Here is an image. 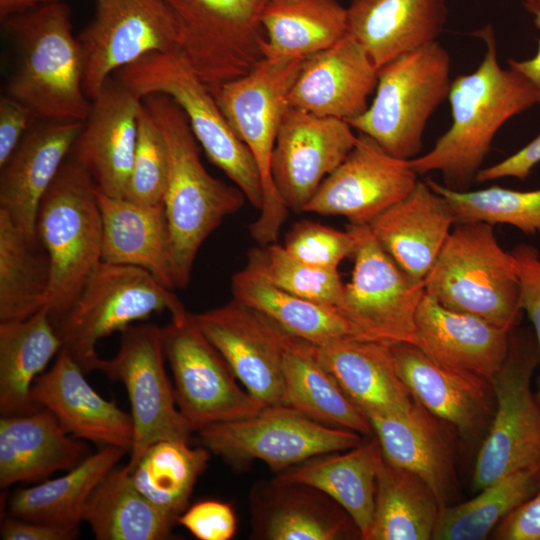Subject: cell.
I'll return each instance as SVG.
<instances>
[{"label": "cell", "mask_w": 540, "mask_h": 540, "mask_svg": "<svg viewBox=\"0 0 540 540\" xmlns=\"http://www.w3.org/2000/svg\"><path fill=\"white\" fill-rule=\"evenodd\" d=\"M177 523L199 540H230L237 530V517L229 503L203 500L188 507Z\"/></svg>", "instance_id": "cell-48"}, {"label": "cell", "mask_w": 540, "mask_h": 540, "mask_svg": "<svg viewBox=\"0 0 540 540\" xmlns=\"http://www.w3.org/2000/svg\"><path fill=\"white\" fill-rule=\"evenodd\" d=\"M142 99L113 76L91 101L89 114L70 156L97 189L124 198L131 174Z\"/></svg>", "instance_id": "cell-20"}, {"label": "cell", "mask_w": 540, "mask_h": 540, "mask_svg": "<svg viewBox=\"0 0 540 540\" xmlns=\"http://www.w3.org/2000/svg\"><path fill=\"white\" fill-rule=\"evenodd\" d=\"M169 175L168 150L163 134L142 102L126 199L147 206L164 205Z\"/></svg>", "instance_id": "cell-46"}, {"label": "cell", "mask_w": 540, "mask_h": 540, "mask_svg": "<svg viewBox=\"0 0 540 540\" xmlns=\"http://www.w3.org/2000/svg\"><path fill=\"white\" fill-rule=\"evenodd\" d=\"M51 285L47 251L0 210V322L46 309Z\"/></svg>", "instance_id": "cell-41"}, {"label": "cell", "mask_w": 540, "mask_h": 540, "mask_svg": "<svg viewBox=\"0 0 540 540\" xmlns=\"http://www.w3.org/2000/svg\"><path fill=\"white\" fill-rule=\"evenodd\" d=\"M181 36L180 55L210 91L246 75L265 57L266 0H163Z\"/></svg>", "instance_id": "cell-11"}, {"label": "cell", "mask_w": 540, "mask_h": 540, "mask_svg": "<svg viewBox=\"0 0 540 540\" xmlns=\"http://www.w3.org/2000/svg\"><path fill=\"white\" fill-rule=\"evenodd\" d=\"M367 226L350 225L342 231L313 221H299L288 232L283 246L304 262L338 269L344 259L354 256Z\"/></svg>", "instance_id": "cell-47"}, {"label": "cell", "mask_w": 540, "mask_h": 540, "mask_svg": "<svg viewBox=\"0 0 540 540\" xmlns=\"http://www.w3.org/2000/svg\"><path fill=\"white\" fill-rule=\"evenodd\" d=\"M357 138L344 120L287 107L272 153L271 173L288 209L304 211L323 180L353 149Z\"/></svg>", "instance_id": "cell-19"}, {"label": "cell", "mask_w": 540, "mask_h": 540, "mask_svg": "<svg viewBox=\"0 0 540 540\" xmlns=\"http://www.w3.org/2000/svg\"><path fill=\"white\" fill-rule=\"evenodd\" d=\"M260 246L249 251L245 267L291 294L335 307L340 303L345 284L338 269L304 262L275 242Z\"/></svg>", "instance_id": "cell-45"}, {"label": "cell", "mask_w": 540, "mask_h": 540, "mask_svg": "<svg viewBox=\"0 0 540 540\" xmlns=\"http://www.w3.org/2000/svg\"><path fill=\"white\" fill-rule=\"evenodd\" d=\"M2 22L17 51L7 94L38 120L84 122L91 101L83 89L82 54L69 5H42Z\"/></svg>", "instance_id": "cell-3"}, {"label": "cell", "mask_w": 540, "mask_h": 540, "mask_svg": "<svg viewBox=\"0 0 540 540\" xmlns=\"http://www.w3.org/2000/svg\"><path fill=\"white\" fill-rule=\"evenodd\" d=\"M322 365L367 417L407 410L414 398L401 379L391 345L347 337L315 345Z\"/></svg>", "instance_id": "cell-31"}, {"label": "cell", "mask_w": 540, "mask_h": 540, "mask_svg": "<svg viewBox=\"0 0 540 540\" xmlns=\"http://www.w3.org/2000/svg\"><path fill=\"white\" fill-rule=\"evenodd\" d=\"M37 120L24 103L7 93L0 97V169Z\"/></svg>", "instance_id": "cell-50"}, {"label": "cell", "mask_w": 540, "mask_h": 540, "mask_svg": "<svg viewBox=\"0 0 540 540\" xmlns=\"http://www.w3.org/2000/svg\"><path fill=\"white\" fill-rule=\"evenodd\" d=\"M529 12L533 14L534 24L540 29V11L531 10ZM507 63L510 68L519 72L533 85L539 95L538 104L540 105V39L534 57L525 60L509 59Z\"/></svg>", "instance_id": "cell-54"}, {"label": "cell", "mask_w": 540, "mask_h": 540, "mask_svg": "<svg viewBox=\"0 0 540 540\" xmlns=\"http://www.w3.org/2000/svg\"><path fill=\"white\" fill-rule=\"evenodd\" d=\"M447 0H350L348 34L378 69L438 41L447 23Z\"/></svg>", "instance_id": "cell-27"}, {"label": "cell", "mask_w": 540, "mask_h": 540, "mask_svg": "<svg viewBox=\"0 0 540 540\" xmlns=\"http://www.w3.org/2000/svg\"><path fill=\"white\" fill-rule=\"evenodd\" d=\"M303 60L265 56L246 75L211 91L228 124L253 156L260 174L263 205L249 228L259 245L274 243L288 216L289 209L273 182L271 160L281 120L289 106L288 94Z\"/></svg>", "instance_id": "cell-6"}, {"label": "cell", "mask_w": 540, "mask_h": 540, "mask_svg": "<svg viewBox=\"0 0 540 540\" xmlns=\"http://www.w3.org/2000/svg\"><path fill=\"white\" fill-rule=\"evenodd\" d=\"M30 396L72 436L130 452L134 437L131 414L99 395L64 348L55 356L52 367L34 381Z\"/></svg>", "instance_id": "cell-22"}, {"label": "cell", "mask_w": 540, "mask_h": 540, "mask_svg": "<svg viewBox=\"0 0 540 540\" xmlns=\"http://www.w3.org/2000/svg\"><path fill=\"white\" fill-rule=\"evenodd\" d=\"M210 452L228 462L260 460L276 473L310 458L356 447L362 435L320 423L286 405L217 422L197 431Z\"/></svg>", "instance_id": "cell-12"}, {"label": "cell", "mask_w": 540, "mask_h": 540, "mask_svg": "<svg viewBox=\"0 0 540 540\" xmlns=\"http://www.w3.org/2000/svg\"><path fill=\"white\" fill-rule=\"evenodd\" d=\"M384 458L421 477L446 506L455 487L453 449L442 420L415 399L405 411L367 416Z\"/></svg>", "instance_id": "cell-30"}, {"label": "cell", "mask_w": 540, "mask_h": 540, "mask_svg": "<svg viewBox=\"0 0 540 540\" xmlns=\"http://www.w3.org/2000/svg\"><path fill=\"white\" fill-rule=\"evenodd\" d=\"M116 78L141 99L154 93L171 97L185 112L209 161L260 210L263 188L247 146L238 138L212 92L179 53H149L116 72Z\"/></svg>", "instance_id": "cell-7"}, {"label": "cell", "mask_w": 540, "mask_h": 540, "mask_svg": "<svg viewBox=\"0 0 540 540\" xmlns=\"http://www.w3.org/2000/svg\"><path fill=\"white\" fill-rule=\"evenodd\" d=\"M493 226L456 223L424 287L443 307L512 331L524 313L519 280L513 256L501 247Z\"/></svg>", "instance_id": "cell-5"}, {"label": "cell", "mask_w": 540, "mask_h": 540, "mask_svg": "<svg viewBox=\"0 0 540 540\" xmlns=\"http://www.w3.org/2000/svg\"><path fill=\"white\" fill-rule=\"evenodd\" d=\"M441 504L415 473L381 455L376 473L375 506L365 540L432 539Z\"/></svg>", "instance_id": "cell-37"}, {"label": "cell", "mask_w": 540, "mask_h": 540, "mask_svg": "<svg viewBox=\"0 0 540 540\" xmlns=\"http://www.w3.org/2000/svg\"><path fill=\"white\" fill-rule=\"evenodd\" d=\"M82 521L98 540H164L178 524L137 490L128 465L114 467L96 486Z\"/></svg>", "instance_id": "cell-36"}, {"label": "cell", "mask_w": 540, "mask_h": 540, "mask_svg": "<svg viewBox=\"0 0 540 540\" xmlns=\"http://www.w3.org/2000/svg\"><path fill=\"white\" fill-rule=\"evenodd\" d=\"M120 347L95 370L121 382L129 398L134 437L127 463L132 468L149 446L161 440L189 441L194 432L181 413L174 385L165 369L161 327L131 324L121 332Z\"/></svg>", "instance_id": "cell-13"}, {"label": "cell", "mask_w": 540, "mask_h": 540, "mask_svg": "<svg viewBox=\"0 0 540 540\" xmlns=\"http://www.w3.org/2000/svg\"><path fill=\"white\" fill-rule=\"evenodd\" d=\"M351 280L336 306L356 337L388 345L414 343L424 282L405 273L373 236L369 225L354 254Z\"/></svg>", "instance_id": "cell-16"}, {"label": "cell", "mask_w": 540, "mask_h": 540, "mask_svg": "<svg viewBox=\"0 0 540 540\" xmlns=\"http://www.w3.org/2000/svg\"><path fill=\"white\" fill-rule=\"evenodd\" d=\"M538 163H540V132L514 154L496 164L482 168L477 174L476 181L487 182L506 177L525 180Z\"/></svg>", "instance_id": "cell-53"}, {"label": "cell", "mask_w": 540, "mask_h": 540, "mask_svg": "<svg viewBox=\"0 0 540 540\" xmlns=\"http://www.w3.org/2000/svg\"><path fill=\"white\" fill-rule=\"evenodd\" d=\"M165 139L169 175L164 207L171 236L175 289L187 287L206 238L245 203L237 187L213 177L203 166L198 141L182 108L168 95L142 98Z\"/></svg>", "instance_id": "cell-2"}, {"label": "cell", "mask_w": 540, "mask_h": 540, "mask_svg": "<svg viewBox=\"0 0 540 540\" xmlns=\"http://www.w3.org/2000/svg\"><path fill=\"white\" fill-rule=\"evenodd\" d=\"M450 74V55L438 41L406 53L379 69L372 103L347 123L392 156L416 158L429 118L448 99Z\"/></svg>", "instance_id": "cell-8"}, {"label": "cell", "mask_w": 540, "mask_h": 540, "mask_svg": "<svg viewBox=\"0 0 540 540\" xmlns=\"http://www.w3.org/2000/svg\"><path fill=\"white\" fill-rule=\"evenodd\" d=\"M210 451L185 440L157 441L130 470L137 490L163 512L178 518L187 508Z\"/></svg>", "instance_id": "cell-42"}, {"label": "cell", "mask_w": 540, "mask_h": 540, "mask_svg": "<svg viewBox=\"0 0 540 540\" xmlns=\"http://www.w3.org/2000/svg\"><path fill=\"white\" fill-rule=\"evenodd\" d=\"M510 332L483 318L447 309L425 293L413 344L443 365L491 380L507 357Z\"/></svg>", "instance_id": "cell-26"}, {"label": "cell", "mask_w": 540, "mask_h": 540, "mask_svg": "<svg viewBox=\"0 0 540 540\" xmlns=\"http://www.w3.org/2000/svg\"><path fill=\"white\" fill-rule=\"evenodd\" d=\"M102 216V261L142 268L174 290L171 236L164 205L147 206L97 189Z\"/></svg>", "instance_id": "cell-32"}, {"label": "cell", "mask_w": 540, "mask_h": 540, "mask_svg": "<svg viewBox=\"0 0 540 540\" xmlns=\"http://www.w3.org/2000/svg\"><path fill=\"white\" fill-rule=\"evenodd\" d=\"M378 73L365 48L347 34L331 47L304 58L288 104L348 122L368 109Z\"/></svg>", "instance_id": "cell-21"}, {"label": "cell", "mask_w": 540, "mask_h": 540, "mask_svg": "<svg viewBox=\"0 0 540 540\" xmlns=\"http://www.w3.org/2000/svg\"><path fill=\"white\" fill-rule=\"evenodd\" d=\"M84 440L67 433L47 409L0 418V487L47 480L91 455Z\"/></svg>", "instance_id": "cell-28"}, {"label": "cell", "mask_w": 540, "mask_h": 540, "mask_svg": "<svg viewBox=\"0 0 540 540\" xmlns=\"http://www.w3.org/2000/svg\"><path fill=\"white\" fill-rule=\"evenodd\" d=\"M162 311H168L173 321L189 314L173 290L148 271L101 261L54 327L62 348L87 374L95 370L96 345L101 339Z\"/></svg>", "instance_id": "cell-9"}, {"label": "cell", "mask_w": 540, "mask_h": 540, "mask_svg": "<svg viewBox=\"0 0 540 540\" xmlns=\"http://www.w3.org/2000/svg\"><path fill=\"white\" fill-rule=\"evenodd\" d=\"M35 235L50 259L46 309L55 326L102 261L103 227L97 186L70 155L39 203Z\"/></svg>", "instance_id": "cell-4"}, {"label": "cell", "mask_w": 540, "mask_h": 540, "mask_svg": "<svg viewBox=\"0 0 540 540\" xmlns=\"http://www.w3.org/2000/svg\"><path fill=\"white\" fill-rule=\"evenodd\" d=\"M485 44L475 71L452 80L448 100L452 123L433 148L408 160L418 174L439 171L446 187L465 191L476 181L498 130L539 103L533 85L513 68L503 69L490 26L475 32Z\"/></svg>", "instance_id": "cell-1"}, {"label": "cell", "mask_w": 540, "mask_h": 540, "mask_svg": "<svg viewBox=\"0 0 540 540\" xmlns=\"http://www.w3.org/2000/svg\"><path fill=\"white\" fill-rule=\"evenodd\" d=\"M83 89L92 101L121 68L152 52L180 53V28L163 0H95L77 36Z\"/></svg>", "instance_id": "cell-14"}, {"label": "cell", "mask_w": 540, "mask_h": 540, "mask_svg": "<svg viewBox=\"0 0 540 540\" xmlns=\"http://www.w3.org/2000/svg\"><path fill=\"white\" fill-rule=\"evenodd\" d=\"M252 523L254 535L267 540H340L353 533L360 536L350 516L325 493L276 479L254 489Z\"/></svg>", "instance_id": "cell-29"}, {"label": "cell", "mask_w": 540, "mask_h": 540, "mask_svg": "<svg viewBox=\"0 0 540 540\" xmlns=\"http://www.w3.org/2000/svg\"><path fill=\"white\" fill-rule=\"evenodd\" d=\"M283 405L325 425L374 434L368 418L349 400L322 365L315 345L291 336L283 363Z\"/></svg>", "instance_id": "cell-35"}, {"label": "cell", "mask_w": 540, "mask_h": 540, "mask_svg": "<svg viewBox=\"0 0 540 540\" xmlns=\"http://www.w3.org/2000/svg\"><path fill=\"white\" fill-rule=\"evenodd\" d=\"M510 253L519 280L521 306L533 325L538 343L540 366V252L533 245L520 243ZM537 398L540 402V377Z\"/></svg>", "instance_id": "cell-49"}, {"label": "cell", "mask_w": 540, "mask_h": 540, "mask_svg": "<svg viewBox=\"0 0 540 540\" xmlns=\"http://www.w3.org/2000/svg\"><path fill=\"white\" fill-rule=\"evenodd\" d=\"M538 364L535 334L513 329L505 362L490 380L495 407L475 461L473 490L517 471H540V402L531 389Z\"/></svg>", "instance_id": "cell-10"}, {"label": "cell", "mask_w": 540, "mask_h": 540, "mask_svg": "<svg viewBox=\"0 0 540 540\" xmlns=\"http://www.w3.org/2000/svg\"><path fill=\"white\" fill-rule=\"evenodd\" d=\"M408 160L392 156L360 133L353 149L320 184L303 212L345 217L350 225H369L416 186Z\"/></svg>", "instance_id": "cell-18"}, {"label": "cell", "mask_w": 540, "mask_h": 540, "mask_svg": "<svg viewBox=\"0 0 540 540\" xmlns=\"http://www.w3.org/2000/svg\"><path fill=\"white\" fill-rule=\"evenodd\" d=\"M192 314L240 384L265 406L283 405L284 355L292 335L235 298Z\"/></svg>", "instance_id": "cell-17"}, {"label": "cell", "mask_w": 540, "mask_h": 540, "mask_svg": "<svg viewBox=\"0 0 540 540\" xmlns=\"http://www.w3.org/2000/svg\"><path fill=\"white\" fill-rule=\"evenodd\" d=\"M178 407L194 432L209 424L252 416L264 407L239 381L203 334L193 314L161 327Z\"/></svg>", "instance_id": "cell-15"}, {"label": "cell", "mask_w": 540, "mask_h": 540, "mask_svg": "<svg viewBox=\"0 0 540 540\" xmlns=\"http://www.w3.org/2000/svg\"><path fill=\"white\" fill-rule=\"evenodd\" d=\"M401 379L412 397L462 436L479 432L494 413L491 381L443 365L411 343L391 345Z\"/></svg>", "instance_id": "cell-23"}, {"label": "cell", "mask_w": 540, "mask_h": 540, "mask_svg": "<svg viewBox=\"0 0 540 540\" xmlns=\"http://www.w3.org/2000/svg\"><path fill=\"white\" fill-rule=\"evenodd\" d=\"M492 534L499 540H540V490L509 513Z\"/></svg>", "instance_id": "cell-51"}, {"label": "cell", "mask_w": 540, "mask_h": 540, "mask_svg": "<svg viewBox=\"0 0 540 540\" xmlns=\"http://www.w3.org/2000/svg\"><path fill=\"white\" fill-rule=\"evenodd\" d=\"M457 219L449 202L425 180L369 224L390 257L412 279L424 282Z\"/></svg>", "instance_id": "cell-25"}, {"label": "cell", "mask_w": 540, "mask_h": 540, "mask_svg": "<svg viewBox=\"0 0 540 540\" xmlns=\"http://www.w3.org/2000/svg\"><path fill=\"white\" fill-rule=\"evenodd\" d=\"M84 122L37 120L0 169V210L35 235L39 203L69 157Z\"/></svg>", "instance_id": "cell-24"}, {"label": "cell", "mask_w": 540, "mask_h": 540, "mask_svg": "<svg viewBox=\"0 0 540 540\" xmlns=\"http://www.w3.org/2000/svg\"><path fill=\"white\" fill-rule=\"evenodd\" d=\"M233 298L272 320L290 335L322 346L356 337L337 308L291 294L245 267L232 277ZM357 338V337H356Z\"/></svg>", "instance_id": "cell-39"}, {"label": "cell", "mask_w": 540, "mask_h": 540, "mask_svg": "<svg viewBox=\"0 0 540 540\" xmlns=\"http://www.w3.org/2000/svg\"><path fill=\"white\" fill-rule=\"evenodd\" d=\"M428 185L451 205L457 223L511 225L525 234L540 232V189L519 191L499 186L458 191L433 179Z\"/></svg>", "instance_id": "cell-44"}, {"label": "cell", "mask_w": 540, "mask_h": 540, "mask_svg": "<svg viewBox=\"0 0 540 540\" xmlns=\"http://www.w3.org/2000/svg\"><path fill=\"white\" fill-rule=\"evenodd\" d=\"M525 6L528 11H531V10L540 11V0H525Z\"/></svg>", "instance_id": "cell-56"}, {"label": "cell", "mask_w": 540, "mask_h": 540, "mask_svg": "<svg viewBox=\"0 0 540 540\" xmlns=\"http://www.w3.org/2000/svg\"><path fill=\"white\" fill-rule=\"evenodd\" d=\"M540 490V471L508 474L461 504L441 507L432 539L483 540L513 510Z\"/></svg>", "instance_id": "cell-43"}, {"label": "cell", "mask_w": 540, "mask_h": 540, "mask_svg": "<svg viewBox=\"0 0 540 540\" xmlns=\"http://www.w3.org/2000/svg\"><path fill=\"white\" fill-rule=\"evenodd\" d=\"M58 1L62 0H0V19L3 21L13 15Z\"/></svg>", "instance_id": "cell-55"}, {"label": "cell", "mask_w": 540, "mask_h": 540, "mask_svg": "<svg viewBox=\"0 0 540 540\" xmlns=\"http://www.w3.org/2000/svg\"><path fill=\"white\" fill-rule=\"evenodd\" d=\"M0 534L3 540H72L77 538L79 526L37 522L10 515L2 522Z\"/></svg>", "instance_id": "cell-52"}, {"label": "cell", "mask_w": 540, "mask_h": 540, "mask_svg": "<svg viewBox=\"0 0 540 540\" xmlns=\"http://www.w3.org/2000/svg\"><path fill=\"white\" fill-rule=\"evenodd\" d=\"M260 23L272 57L306 58L348 34L347 8L337 0H266Z\"/></svg>", "instance_id": "cell-38"}, {"label": "cell", "mask_w": 540, "mask_h": 540, "mask_svg": "<svg viewBox=\"0 0 540 540\" xmlns=\"http://www.w3.org/2000/svg\"><path fill=\"white\" fill-rule=\"evenodd\" d=\"M61 348L47 309L24 320L0 322L1 416L40 409L31 400V388Z\"/></svg>", "instance_id": "cell-34"}, {"label": "cell", "mask_w": 540, "mask_h": 540, "mask_svg": "<svg viewBox=\"0 0 540 540\" xmlns=\"http://www.w3.org/2000/svg\"><path fill=\"white\" fill-rule=\"evenodd\" d=\"M128 453L117 446H103L66 474L18 489L9 502L11 516L57 525L82 522L86 503L101 480Z\"/></svg>", "instance_id": "cell-40"}, {"label": "cell", "mask_w": 540, "mask_h": 540, "mask_svg": "<svg viewBox=\"0 0 540 540\" xmlns=\"http://www.w3.org/2000/svg\"><path fill=\"white\" fill-rule=\"evenodd\" d=\"M382 455L376 437L349 450L323 454L292 466L274 478L300 483L325 493L350 516L361 539L372 524L376 473Z\"/></svg>", "instance_id": "cell-33"}]
</instances>
